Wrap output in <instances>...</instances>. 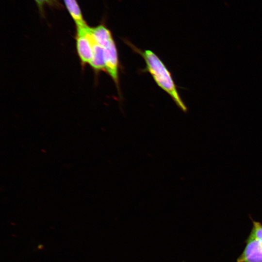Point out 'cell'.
<instances>
[{"label": "cell", "mask_w": 262, "mask_h": 262, "mask_svg": "<svg viewBox=\"0 0 262 262\" xmlns=\"http://www.w3.org/2000/svg\"><path fill=\"white\" fill-rule=\"evenodd\" d=\"M126 43L143 58L147 71L150 74L159 87L169 95L180 110L186 112L187 108L180 96L171 74L158 56L152 50H142L128 41Z\"/></svg>", "instance_id": "obj_1"}, {"label": "cell", "mask_w": 262, "mask_h": 262, "mask_svg": "<svg viewBox=\"0 0 262 262\" xmlns=\"http://www.w3.org/2000/svg\"><path fill=\"white\" fill-rule=\"evenodd\" d=\"M89 33L93 43L104 47L114 38L111 31L104 24L96 27H89Z\"/></svg>", "instance_id": "obj_5"}, {"label": "cell", "mask_w": 262, "mask_h": 262, "mask_svg": "<svg viewBox=\"0 0 262 262\" xmlns=\"http://www.w3.org/2000/svg\"><path fill=\"white\" fill-rule=\"evenodd\" d=\"M89 26H76V47L82 67L90 65L93 57V42L89 33Z\"/></svg>", "instance_id": "obj_2"}, {"label": "cell", "mask_w": 262, "mask_h": 262, "mask_svg": "<svg viewBox=\"0 0 262 262\" xmlns=\"http://www.w3.org/2000/svg\"><path fill=\"white\" fill-rule=\"evenodd\" d=\"M93 57L90 64V66L97 73L102 71H105L103 48L93 42Z\"/></svg>", "instance_id": "obj_7"}, {"label": "cell", "mask_w": 262, "mask_h": 262, "mask_svg": "<svg viewBox=\"0 0 262 262\" xmlns=\"http://www.w3.org/2000/svg\"><path fill=\"white\" fill-rule=\"evenodd\" d=\"M251 219L252 221V228L249 235L256 238L262 243V224Z\"/></svg>", "instance_id": "obj_9"}, {"label": "cell", "mask_w": 262, "mask_h": 262, "mask_svg": "<svg viewBox=\"0 0 262 262\" xmlns=\"http://www.w3.org/2000/svg\"><path fill=\"white\" fill-rule=\"evenodd\" d=\"M65 6L76 24V26L86 25L80 7L76 0H63Z\"/></svg>", "instance_id": "obj_6"}, {"label": "cell", "mask_w": 262, "mask_h": 262, "mask_svg": "<svg viewBox=\"0 0 262 262\" xmlns=\"http://www.w3.org/2000/svg\"><path fill=\"white\" fill-rule=\"evenodd\" d=\"M105 70L112 78L119 92L118 54L114 39L111 40L103 47Z\"/></svg>", "instance_id": "obj_3"}, {"label": "cell", "mask_w": 262, "mask_h": 262, "mask_svg": "<svg viewBox=\"0 0 262 262\" xmlns=\"http://www.w3.org/2000/svg\"><path fill=\"white\" fill-rule=\"evenodd\" d=\"M41 14H43L45 6L59 8L62 5L59 0H34Z\"/></svg>", "instance_id": "obj_8"}, {"label": "cell", "mask_w": 262, "mask_h": 262, "mask_svg": "<svg viewBox=\"0 0 262 262\" xmlns=\"http://www.w3.org/2000/svg\"><path fill=\"white\" fill-rule=\"evenodd\" d=\"M245 242V248L236 262H262V243L249 235Z\"/></svg>", "instance_id": "obj_4"}]
</instances>
